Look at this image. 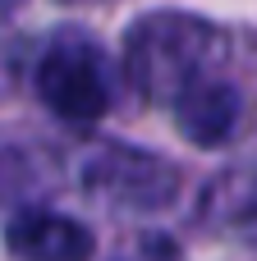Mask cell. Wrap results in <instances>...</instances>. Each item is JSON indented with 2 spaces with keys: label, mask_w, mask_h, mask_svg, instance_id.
Wrapping results in <instances>:
<instances>
[{
  "label": "cell",
  "mask_w": 257,
  "mask_h": 261,
  "mask_svg": "<svg viewBox=\"0 0 257 261\" xmlns=\"http://www.w3.org/2000/svg\"><path fill=\"white\" fill-rule=\"evenodd\" d=\"M216 50H221V32L207 18L156 9V14H147L129 28L124 73L143 96L175 106L189 87H198L207 78V64H212Z\"/></svg>",
  "instance_id": "6da1fadb"
},
{
  "label": "cell",
  "mask_w": 257,
  "mask_h": 261,
  "mask_svg": "<svg viewBox=\"0 0 257 261\" xmlns=\"http://www.w3.org/2000/svg\"><path fill=\"white\" fill-rule=\"evenodd\" d=\"M37 92L41 101L69 119V124H92L110 110L115 101V87H110V64H106V50L78 32V28H64L46 41L41 60H37Z\"/></svg>",
  "instance_id": "7a4b0ae2"
},
{
  "label": "cell",
  "mask_w": 257,
  "mask_h": 261,
  "mask_svg": "<svg viewBox=\"0 0 257 261\" xmlns=\"http://www.w3.org/2000/svg\"><path fill=\"white\" fill-rule=\"evenodd\" d=\"M83 188L92 202L120 206V211H161L179 193V170L143 147L129 142H101L83 161Z\"/></svg>",
  "instance_id": "3957f363"
},
{
  "label": "cell",
  "mask_w": 257,
  "mask_h": 261,
  "mask_svg": "<svg viewBox=\"0 0 257 261\" xmlns=\"http://www.w3.org/2000/svg\"><path fill=\"white\" fill-rule=\"evenodd\" d=\"M5 248L14 261H87L92 257V229L51 216V211H18L5 225Z\"/></svg>",
  "instance_id": "277c9868"
},
{
  "label": "cell",
  "mask_w": 257,
  "mask_h": 261,
  "mask_svg": "<svg viewBox=\"0 0 257 261\" xmlns=\"http://www.w3.org/2000/svg\"><path fill=\"white\" fill-rule=\"evenodd\" d=\"M244 115V96L239 87L221 83V78H202L198 87H189L175 101V124L184 128V138H193L198 147H221L235 138Z\"/></svg>",
  "instance_id": "5b68a950"
},
{
  "label": "cell",
  "mask_w": 257,
  "mask_h": 261,
  "mask_svg": "<svg viewBox=\"0 0 257 261\" xmlns=\"http://www.w3.org/2000/svg\"><path fill=\"white\" fill-rule=\"evenodd\" d=\"M110 261H179V248L166 234H143V239H129Z\"/></svg>",
  "instance_id": "8992f818"
}]
</instances>
